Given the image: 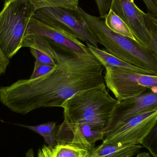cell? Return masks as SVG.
I'll list each match as a JSON object with an SVG mask.
<instances>
[{
	"label": "cell",
	"instance_id": "obj_14",
	"mask_svg": "<svg viewBox=\"0 0 157 157\" xmlns=\"http://www.w3.org/2000/svg\"><path fill=\"white\" fill-rule=\"evenodd\" d=\"M62 123L71 133L93 147L97 141L103 140L105 136V127L101 125L90 124L68 125L63 122Z\"/></svg>",
	"mask_w": 157,
	"mask_h": 157
},
{
	"label": "cell",
	"instance_id": "obj_10",
	"mask_svg": "<svg viewBox=\"0 0 157 157\" xmlns=\"http://www.w3.org/2000/svg\"><path fill=\"white\" fill-rule=\"evenodd\" d=\"M110 10L119 17L133 35L136 41L149 49V36L144 15L133 0H112Z\"/></svg>",
	"mask_w": 157,
	"mask_h": 157
},
{
	"label": "cell",
	"instance_id": "obj_28",
	"mask_svg": "<svg viewBox=\"0 0 157 157\" xmlns=\"http://www.w3.org/2000/svg\"><path fill=\"white\" fill-rule=\"evenodd\" d=\"M0 121H1V122H4V121H3L2 120H1V119H0Z\"/></svg>",
	"mask_w": 157,
	"mask_h": 157
},
{
	"label": "cell",
	"instance_id": "obj_18",
	"mask_svg": "<svg viewBox=\"0 0 157 157\" xmlns=\"http://www.w3.org/2000/svg\"><path fill=\"white\" fill-rule=\"evenodd\" d=\"M35 11L47 7H61L71 10H76L79 0H29Z\"/></svg>",
	"mask_w": 157,
	"mask_h": 157
},
{
	"label": "cell",
	"instance_id": "obj_23",
	"mask_svg": "<svg viewBox=\"0 0 157 157\" xmlns=\"http://www.w3.org/2000/svg\"><path fill=\"white\" fill-rule=\"evenodd\" d=\"M99 14L100 18L105 19L110 10L112 0H95Z\"/></svg>",
	"mask_w": 157,
	"mask_h": 157
},
{
	"label": "cell",
	"instance_id": "obj_16",
	"mask_svg": "<svg viewBox=\"0 0 157 157\" xmlns=\"http://www.w3.org/2000/svg\"><path fill=\"white\" fill-rule=\"evenodd\" d=\"M16 125L27 128L43 137L45 143L49 147H54L57 145L56 135L57 124L54 122H48L37 125H28L14 124Z\"/></svg>",
	"mask_w": 157,
	"mask_h": 157
},
{
	"label": "cell",
	"instance_id": "obj_27",
	"mask_svg": "<svg viewBox=\"0 0 157 157\" xmlns=\"http://www.w3.org/2000/svg\"><path fill=\"white\" fill-rule=\"evenodd\" d=\"M25 157H35L34 150L32 148H30L28 150L25 154Z\"/></svg>",
	"mask_w": 157,
	"mask_h": 157
},
{
	"label": "cell",
	"instance_id": "obj_15",
	"mask_svg": "<svg viewBox=\"0 0 157 157\" xmlns=\"http://www.w3.org/2000/svg\"><path fill=\"white\" fill-rule=\"evenodd\" d=\"M23 47L36 49L49 56L57 62V51L54 49L51 46L48 41L42 36L38 35L27 36L23 40L22 48Z\"/></svg>",
	"mask_w": 157,
	"mask_h": 157
},
{
	"label": "cell",
	"instance_id": "obj_13",
	"mask_svg": "<svg viewBox=\"0 0 157 157\" xmlns=\"http://www.w3.org/2000/svg\"><path fill=\"white\" fill-rule=\"evenodd\" d=\"M86 44L90 52L96 56V58L104 66V68L106 67L119 68L132 72L154 75L152 73L148 71L133 66L118 59L110 54L106 50L100 49L98 48L94 47L93 45L89 43H86Z\"/></svg>",
	"mask_w": 157,
	"mask_h": 157
},
{
	"label": "cell",
	"instance_id": "obj_21",
	"mask_svg": "<svg viewBox=\"0 0 157 157\" xmlns=\"http://www.w3.org/2000/svg\"><path fill=\"white\" fill-rule=\"evenodd\" d=\"M55 66L48 65L36 61L34 71L29 79H34L43 76L54 69Z\"/></svg>",
	"mask_w": 157,
	"mask_h": 157
},
{
	"label": "cell",
	"instance_id": "obj_11",
	"mask_svg": "<svg viewBox=\"0 0 157 157\" xmlns=\"http://www.w3.org/2000/svg\"><path fill=\"white\" fill-rule=\"evenodd\" d=\"M91 150L74 142H59L54 147L43 146L38 150L37 156L38 157H86Z\"/></svg>",
	"mask_w": 157,
	"mask_h": 157
},
{
	"label": "cell",
	"instance_id": "obj_3",
	"mask_svg": "<svg viewBox=\"0 0 157 157\" xmlns=\"http://www.w3.org/2000/svg\"><path fill=\"white\" fill-rule=\"evenodd\" d=\"M105 83L78 92L62 106L68 125L96 124L106 127L118 102L109 94Z\"/></svg>",
	"mask_w": 157,
	"mask_h": 157
},
{
	"label": "cell",
	"instance_id": "obj_29",
	"mask_svg": "<svg viewBox=\"0 0 157 157\" xmlns=\"http://www.w3.org/2000/svg\"><path fill=\"white\" fill-rule=\"evenodd\" d=\"M5 1V2H6V1H8V0H4Z\"/></svg>",
	"mask_w": 157,
	"mask_h": 157
},
{
	"label": "cell",
	"instance_id": "obj_9",
	"mask_svg": "<svg viewBox=\"0 0 157 157\" xmlns=\"http://www.w3.org/2000/svg\"><path fill=\"white\" fill-rule=\"evenodd\" d=\"M31 35L42 36L50 44L66 51L80 54L91 52L87 46L72 35L50 26L34 17L29 20L25 38Z\"/></svg>",
	"mask_w": 157,
	"mask_h": 157
},
{
	"label": "cell",
	"instance_id": "obj_2",
	"mask_svg": "<svg viewBox=\"0 0 157 157\" xmlns=\"http://www.w3.org/2000/svg\"><path fill=\"white\" fill-rule=\"evenodd\" d=\"M77 10L98 41L108 52L118 59L157 76V61L152 50L135 40L110 29L99 17L88 13L80 6Z\"/></svg>",
	"mask_w": 157,
	"mask_h": 157
},
{
	"label": "cell",
	"instance_id": "obj_7",
	"mask_svg": "<svg viewBox=\"0 0 157 157\" xmlns=\"http://www.w3.org/2000/svg\"><path fill=\"white\" fill-rule=\"evenodd\" d=\"M157 121V108L134 116L105 135L102 143L113 145H141Z\"/></svg>",
	"mask_w": 157,
	"mask_h": 157
},
{
	"label": "cell",
	"instance_id": "obj_19",
	"mask_svg": "<svg viewBox=\"0 0 157 157\" xmlns=\"http://www.w3.org/2000/svg\"><path fill=\"white\" fill-rule=\"evenodd\" d=\"M144 18L149 36V48L154 52L157 61V18L144 13Z\"/></svg>",
	"mask_w": 157,
	"mask_h": 157
},
{
	"label": "cell",
	"instance_id": "obj_6",
	"mask_svg": "<svg viewBox=\"0 0 157 157\" xmlns=\"http://www.w3.org/2000/svg\"><path fill=\"white\" fill-rule=\"evenodd\" d=\"M106 86L120 101L148 92L157 93V76L142 74L119 68L106 67Z\"/></svg>",
	"mask_w": 157,
	"mask_h": 157
},
{
	"label": "cell",
	"instance_id": "obj_12",
	"mask_svg": "<svg viewBox=\"0 0 157 157\" xmlns=\"http://www.w3.org/2000/svg\"><path fill=\"white\" fill-rule=\"evenodd\" d=\"M141 145H113L102 143L92 148L86 157H134L141 152Z\"/></svg>",
	"mask_w": 157,
	"mask_h": 157
},
{
	"label": "cell",
	"instance_id": "obj_5",
	"mask_svg": "<svg viewBox=\"0 0 157 157\" xmlns=\"http://www.w3.org/2000/svg\"><path fill=\"white\" fill-rule=\"evenodd\" d=\"M33 17L50 26L63 30L79 40L98 48V40L77 9L43 7L36 10Z\"/></svg>",
	"mask_w": 157,
	"mask_h": 157
},
{
	"label": "cell",
	"instance_id": "obj_8",
	"mask_svg": "<svg viewBox=\"0 0 157 157\" xmlns=\"http://www.w3.org/2000/svg\"><path fill=\"white\" fill-rule=\"evenodd\" d=\"M157 108V93L148 92L118 101L104 130L105 135L142 113Z\"/></svg>",
	"mask_w": 157,
	"mask_h": 157
},
{
	"label": "cell",
	"instance_id": "obj_24",
	"mask_svg": "<svg viewBox=\"0 0 157 157\" xmlns=\"http://www.w3.org/2000/svg\"><path fill=\"white\" fill-rule=\"evenodd\" d=\"M146 6L147 13L157 18V0H143Z\"/></svg>",
	"mask_w": 157,
	"mask_h": 157
},
{
	"label": "cell",
	"instance_id": "obj_17",
	"mask_svg": "<svg viewBox=\"0 0 157 157\" xmlns=\"http://www.w3.org/2000/svg\"><path fill=\"white\" fill-rule=\"evenodd\" d=\"M104 22L107 26L115 33L136 40L126 24L112 10L109 11Z\"/></svg>",
	"mask_w": 157,
	"mask_h": 157
},
{
	"label": "cell",
	"instance_id": "obj_20",
	"mask_svg": "<svg viewBox=\"0 0 157 157\" xmlns=\"http://www.w3.org/2000/svg\"><path fill=\"white\" fill-rule=\"evenodd\" d=\"M141 145L148 150L152 156L157 157V121L144 138Z\"/></svg>",
	"mask_w": 157,
	"mask_h": 157
},
{
	"label": "cell",
	"instance_id": "obj_4",
	"mask_svg": "<svg viewBox=\"0 0 157 157\" xmlns=\"http://www.w3.org/2000/svg\"><path fill=\"white\" fill-rule=\"evenodd\" d=\"M35 9L29 0H8L0 12V48L9 59L22 48Z\"/></svg>",
	"mask_w": 157,
	"mask_h": 157
},
{
	"label": "cell",
	"instance_id": "obj_26",
	"mask_svg": "<svg viewBox=\"0 0 157 157\" xmlns=\"http://www.w3.org/2000/svg\"><path fill=\"white\" fill-rule=\"evenodd\" d=\"M134 157H153L150 153L146 152H140Z\"/></svg>",
	"mask_w": 157,
	"mask_h": 157
},
{
	"label": "cell",
	"instance_id": "obj_22",
	"mask_svg": "<svg viewBox=\"0 0 157 157\" xmlns=\"http://www.w3.org/2000/svg\"><path fill=\"white\" fill-rule=\"evenodd\" d=\"M30 51L37 61L52 66H55L57 64V62L52 58L36 49L30 48Z\"/></svg>",
	"mask_w": 157,
	"mask_h": 157
},
{
	"label": "cell",
	"instance_id": "obj_1",
	"mask_svg": "<svg viewBox=\"0 0 157 157\" xmlns=\"http://www.w3.org/2000/svg\"><path fill=\"white\" fill-rule=\"evenodd\" d=\"M61 50H56L57 64L45 75L0 87L2 104L13 112L26 114L40 108L62 107L76 93L105 83V68L91 52Z\"/></svg>",
	"mask_w": 157,
	"mask_h": 157
},
{
	"label": "cell",
	"instance_id": "obj_25",
	"mask_svg": "<svg viewBox=\"0 0 157 157\" xmlns=\"http://www.w3.org/2000/svg\"><path fill=\"white\" fill-rule=\"evenodd\" d=\"M9 63L10 59L6 57L0 48V76L5 73Z\"/></svg>",
	"mask_w": 157,
	"mask_h": 157
}]
</instances>
